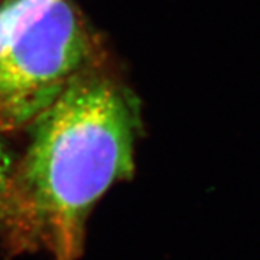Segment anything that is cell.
<instances>
[{
    "label": "cell",
    "instance_id": "6da1fadb",
    "mask_svg": "<svg viewBox=\"0 0 260 260\" xmlns=\"http://www.w3.org/2000/svg\"><path fill=\"white\" fill-rule=\"evenodd\" d=\"M30 127L16 167L6 246L78 260L94 205L135 172L138 103L110 78L84 70Z\"/></svg>",
    "mask_w": 260,
    "mask_h": 260
},
{
    "label": "cell",
    "instance_id": "7a4b0ae2",
    "mask_svg": "<svg viewBox=\"0 0 260 260\" xmlns=\"http://www.w3.org/2000/svg\"><path fill=\"white\" fill-rule=\"evenodd\" d=\"M93 42L70 0H59L0 59V135L30 126L83 73Z\"/></svg>",
    "mask_w": 260,
    "mask_h": 260
},
{
    "label": "cell",
    "instance_id": "3957f363",
    "mask_svg": "<svg viewBox=\"0 0 260 260\" xmlns=\"http://www.w3.org/2000/svg\"><path fill=\"white\" fill-rule=\"evenodd\" d=\"M59 0L0 2V59L18 44L38 19Z\"/></svg>",
    "mask_w": 260,
    "mask_h": 260
},
{
    "label": "cell",
    "instance_id": "277c9868",
    "mask_svg": "<svg viewBox=\"0 0 260 260\" xmlns=\"http://www.w3.org/2000/svg\"><path fill=\"white\" fill-rule=\"evenodd\" d=\"M18 160L3 140H0V236L3 242L9 239L13 223L15 175Z\"/></svg>",
    "mask_w": 260,
    "mask_h": 260
}]
</instances>
